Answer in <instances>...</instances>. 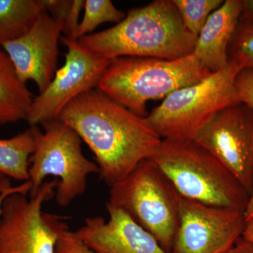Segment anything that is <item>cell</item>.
I'll return each mask as SVG.
<instances>
[{"label": "cell", "mask_w": 253, "mask_h": 253, "mask_svg": "<svg viewBox=\"0 0 253 253\" xmlns=\"http://www.w3.org/2000/svg\"><path fill=\"white\" fill-rule=\"evenodd\" d=\"M197 38L184 26L172 0H154L134 8L116 26L78 40L101 57L176 60L193 54Z\"/></svg>", "instance_id": "7a4b0ae2"}, {"label": "cell", "mask_w": 253, "mask_h": 253, "mask_svg": "<svg viewBox=\"0 0 253 253\" xmlns=\"http://www.w3.org/2000/svg\"><path fill=\"white\" fill-rule=\"evenodd\" d=\"M181 199L166 174L146 159L111 186L106 205L123 210L171 253L179 228Z\"/></svg>", "instance_id": "8992f818"}, {"label": "cell", "mask_w": 253, "mask_h": 253, "mask_svg": "<svg viewBox=\"0 0 253 253\" xmlns=\"http://www.w3.org/2000/svg\"><path fill=\"white\" fill-rule=\"evenodd\" d=\"M196 144L208 150L244 186L253 188V112L242 103L221 110L198 133Z\"/></svg>", "instance_id": "30bf717a"}, {"label": "cell", "mask_w": 253, "mask_h": 253, "mask_svg": "<svg viewBox=\"0 0 253 253\" xmlns=\"http://www.w3.org/2000/svg\"><path fill=\"white\" fill-rule=\"evenodd\" d=\"M229 60L253 70V19H240L228 50Z\"/></svg>", "instance_id": "ffe728a7"}, {"label": "cell", "mask_w": 253, "mask_h": 253, "mask_svg": "<svg viewBox=\"0 0 253 253\" xmlns=\"http://www.w3.org/2000/svg\"><path fill=\"white\" fill-rule=\"evenodd\" d=\"M84 0H71L63 21V31L65 38L72 41H78L80 15L84 9Z\"/></svg>", "instance_id": "44dd1931"}, {"label": "cell", "mask_w": 253, "mask_h": 253, "mask_svg": "<svg viewBox=\"0 0 253 253\" xmlns=\"http://www.w3.org/2000/svg\"><path fill=\"white\" fill-rule=\"evenodd\" d=\"M9 177L0 173V192L6 186L10 185Z\"/></svg>", "instance_id": "f1b7e54d"}, {"label": "cell", "mask_w": 253, "mask_h": 253, "mask_svg": "<svg viewBox=\"0 0 253 253\" xmlns=\"http://www.w3.org/2000/svg\"><path fill=\"white\" fill-rule=\"evenodd\" d=\"M67 48L65 63L57 70L47 88L33 99L26 121L30 126H38L57 120L71 101L97 88L100 80L111 60L93 54L78 41L61 37Z\"/></svg>", "instance_id": "9c48e42d"}, {"label": "cell", "mask_w": 253, "mask_h": 253, "mask_svg": "<svg viewBox=\"0 0 253 253\" xmlns=\"http://www.w3.org/2000/svg\"><path fill=\"white\" fill-rule=\"evenodd\" d=\"M42 11L41 0H0V46L24 36Z\"/></svg>", "instance_id": "e0dca14e"}, {"label": "cell", "mask_w": 253, "mask_h": 253, "mask_svg": "<svg viewBox=\"0 0 253 253\" xmlns=\"http://www.w3.org/2000/svg\"><path fill=\"white\" fill-rule=\"evenodd\" d=\"M31 183L30 182V181H25L22 184L16 186H12L10 184V185L6 186L1 190V192H0V217H1L3 202L7 196L16 194V193L28 194L31 191Z\"/></svg>", "instance_id": "cb8c5ba5"}, {"label": "cell", "mask_w": 253, "mask_h": 253, "mask_svg": "<svg viewBox=\"0 0 253 253\" xmlns=\"http://www.w3.org/2000/svg\"><path fill=\"white\" fill-rule=\"evenodd\" d=\"M235 86L240 103L253 112V70H241L236 78Z\"/></svg>", "instance_id": "7402d4cb"}, {"label": "cell", "mask_w": 253, "mask_h": 253, "mask_svg": "<svg viewBox=\"0 0 253 253\" xmlns=\"http://www.w3.org/2000/svg\"><path fill=\"white\" fill-rule=\"evenodd\" d=\"M84 16L78 27V40L92 34L94 30L103 23L117 24L126 16L110 0H84Z\"/></svg>", "instance_id": "ac0fdd59"}, {"label": "cell", "mask_w": 253, "mask_h": 253, "mask_svg": "<svg viewBox=\"0 0 253 253\" xmlns=\"http://www.w3.org/2000/svg\"><path fill=\"white\" fill-rule=\"evenodd\" d=\"M187 31L196 38L208 18L217 9L223 0H172Z\"/></svg>", "instance_id": "d6986e66"}, {"label": "cell", "mask_w": 253, "mask_h": 253, "mask_svg": "<svg viewBox=\"0 0 253 253\" xmlns=\"http://www.w3.org/2000/svg\"><path fill=\"white\" fill-rule=\"evenodd\" d=\"M244 218L246 221L253 219V188L252 193L250 195L249 202L244 211Z\"/></svg>", "instance_id": "83f0119b"}, {"label": "cell", "mask_w": 253, "mask_h": 253, "mask_svg": "<svg viewBox=\"0 0 253 253\" xmlns=\"http://www.w3.org/2000/svg\"><path fill=\"white\" fill-rule=\"evenodd\" d=\"M59 180L44 181L36 194L16 193L3 202L0 253H56L58 239L68 229L64 217L42 211L54 197Z\"/></svg>", "instance_id": "ba28073f"}, {"label": "cell", "mask_w": 253, "mask_h": 253, "mask_svg": "<svg viewBox=\"0 0 253 253\" xmlns=\"http://www.w3.org/2000/svg\"><path fill=\"white\" fill-rule=\"evenodd\" d=\"M242 69L239 62L229 60L220 71L165 98L146 120L162 139L194 141L216 113L240 103L235 82Z\"/></svg>", "instance_id": "5b68a950"}, {"label": "cell", "mask_w": 253, "mask_h": 253, "mask_svg": "<svg viewBox=\"0 0 253 253\" xmlns=\"http://www.w3.org/2000/svg\"><path fill=\"white\" fill-rule=\"evenodd\" d=\"M226 253H253V245L241 239Z\"/></svg>", "instance_id": "d4e9b609"}, {"label": "cell", "mask_w": 253, "mask_h": 253, "mask_svg": "<svg viewBox=\"0 0 253 253\" xmlns=\"http://www.w3.org/2000/svg\"><path fill=\"white\" fill-rule=\"evenodd\" d=\"M63 23L46 11L40 15L27 33L1 45L23 83L33 81L40 93L45 90L56 72Z\"/></svg>", "instance_id": "7c38bea8"}, {"label": "cell", "mask_w": 253, "mask_h": 253, "mask_svg": "<svg viewBox=\"0 0 253 253\" xmlns=\"http://www.w3.org/2000/svg\"><path fill=\"white\" fill-rule=\"evenodd\" d=\"M42 133L38 126L9 139H0V173L18 181H29L32 155Z\"/></svg>", "instance_id": "2e32d148"}, {"label": "cell", "mask_w": 253, "mask_h": 253, "mask_svg": "<svg viewBox=\"0 0 253 253\" xmlns=\"http://www.w3.org/2000/svg\"><path fill=\"white\" fill-rule=\"evenodd\" d=\"M106 208L109 220L102 217H88L74 231L91 251L95 253H169L123 210L109 205Z\"/></svg>", "instance_id": "4fadbf2b"}, {"label": "cell", "mask_w": 253, "mask_h": 253, "mask_svg": "<svg viewBox=\"0 0 253 253\" xmlns=\"http://www.w3.org/2000/svg\"><path fill=\"white\" fill-rule=\"evenodd\" d=\"M36 150L29 168L30 195L36 194L46 176L59 180L55 191L56 201L66 207L85 192L88 176L99 174L97 164L83 154L81 139L73 129L59 120L42 125Z\"/></svg>", "instance_id": "52a82bcc"}, {"label": "cell", "mask_w": 253, "mask_h": 253, "mask_svg": "<svg viewBox=\"0 0 253 253\" xmlns=\"http://www.w3.org/2000/svg\"><path fill=\"white\" fill-rule=\"evenodd\" d=\"M57 120L76 131L89 146L100 176L110 187L152 157L163 140L146 118L97 89L71 101Z\"/></svg>", "instance_id": "6da1fadb"}, {"label": "cell", "mask_w": 253, "mask_h": 253, "mask_svg": "<svg viewBox=\"0 0 253 253\" xmlns=\"http://www.w3.org/2000/svg\"><path fill=\"white\" fill-rule=\"evenodd\" d=\"M151 159L183 198L244 211L250 195L235 176L195 141L163 139Z\"/></svg>", "instance_id": "277c9868"}, {"label": "cell", "mask_w": 253, "mask_h": 253, "mask_svg": "<svg viewBox=\"0 0 253 253\" xmlns=\"http://www.w3.org/2000/svg\"><path fill=\"white\" fill-rule=\"evenodd\" d=\"M243 11V0H226L211 14L200 32L193 53L211 73L229 63L228 50Z\"/></svg>", "instance_id": "5bb4252c"}, {"label": "cell", "mask_w": 253, "mask_h": 253, "mask_svg": "<svg viewBox=\"0 0 253 253\" xmlns=\"http://www.w3.org/2000/svg\"><path fill=\"white\" fill-rule=\"evenodd\" d=\"M241 18L253 19V0H244V11Z\"/></svg>", "instance_id": "4316f807"}, {"label": "cell", "mask_w": 253, "mask_h": 253, "mask_svg": "<svg viewBox=\"0 0 253 253\" xmlns=\"http://www.w3.org/2000/svg\"><path fill=\"white\" fill-rule=\"evenodd\" d=\"M56 253H95L84 242L81 241L75 232L69 229L61 233L56 246Z\"/></svg>", "instance_id": "603a6c76"}, {"label": "cell", "mask_w": 253, "mask_h": 253, "mask_svg": "<svg viewBox=\"0 0 253 253\" xmlns=\"http://www.w3.org/2000/svg\"><path fill=\"white\" fill-rule=\"evenodd\" d=\"M211 74L194 53L176 60L119 57L111 60L96 89L131 112L146 118L149 101L164 99Z\"/></svg>", "instance_id": "3957f363"}, {"label": "cell", "mask_w": 253, "mask_h": 253, "mask_svg": "<svg viewBox=\"0 0 253 253\" xmlns=\"http://www.w3.org/2000/svg\"><path fill=\"white\" fill-rule=\"evenodd\" d=\"M241 239L253 245V219L246 221V225H245Z\"/></svg>", "instance_id": "484cf974"}, {"label": "cell", "mask_w": 253, "mask_h": 253, "mask_svg": "<svg viewBox=\"0 0 253 253\" xmlns=\"http://www.w3.org/2000/svg\"><path fill=\"white\" fill-rule=\"evenodd\" d=\"M33 97L0 46V125L26 120Z\"/></svg>", "instance_id": "9a60e30c"}, {"label": "cell", "mask_w": 253, "mask_h": 253, "mask_svg": "<svg viewBox=\"0 0 253 253\" xmlns=\"http://www.w3.org/2000/svg\"><path fill=\"white\" fill-rule=\"evenodd\" d=\"M244 211L181 196L179 224L171 253H226L242 237Z\"/></svg>", "instance_id": "8fae6325"}]
</instances>
